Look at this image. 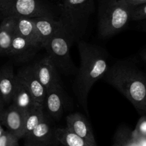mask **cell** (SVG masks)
<instances>
[{"label":"cell","mask_w":146,"mask_h":146,"mask_svg":"<svg viewBox=\"0 0 146 146\" xmlns=\"http://www.w3.org/2000/svg\"><path fill=\"white\" fill-rule=\"evenodd\" d=\"M78 49L81 62L76 74L74 90L78 102L87 111L88 93L97 81L104 78L109 68L108 55L100 46L84 41L78 42Z\"/></svg>","instance_id":"cell-1"},{"label":"cell","mask_w":146,"mask_h":146,"mask_svg":"<svg viewBox=\"0 0 146 146\" xmlns=\"http://www.w3.org/2000/svg\"><path fill=\"white\" fill-rule=\"evenodd\" d=\"M103 80L128 99L141 115H146V74L133 61L116 62Z\"/></svg>","instance_id":"cell-2"},{"label":"cell","mask_w":146,"mask_h":146,"mask_svg":"<svg viewBox=\"0 0 146 146\" xmlns=\"http://www.w3.org/2000/svg\"><path fill=\"white\" fill-rule=\"evenodd\" d=\"M132 8L124 0H99V35L111 37L124 29L131 21Z\"/></svg>","instance_id":"cell-3"},{"label":"cell","mask_w":146,"mask_h":146,"mask_svg":"<svg viewBox=\"0 0 146 146\" xmlns=\"http://www.w3.org/2000/svg\"><path fill=\"white\" fill-rule=\"evenodd\" d=\"M74 39V32L72 31H61L51 37L44 48L58 71L76 75L78 68L70 55V47Z\"/></svg>","instance_id":"cell-4"},{"label":"cell","mask_w":146,"mask_h":146,"mask_svg":"<svg viewBox=\"0 0 146 146\" xmlns=\"http://www.w3.org/2000/svg\"><path fill=\"white\" fill-rule=\"evenodd\" d=\"M0 13L4 17H56L41 0H0Z\"/></svg>","instance_id":"cell-5"},{"label":"cell","mask_w":146,"mask_h":146,"mask_svg":"<svg viewBox=\"0 0 146 146\" xmlns=\"http://www.w3.org/2000/svg\"><path fill=\"white\" fill-rule=\"evenodd\" d=\"M94 10V0H62L59 19L74 32L86 22Z\"/></svg>","instance_id":"cell-6"},{"label":"cell","mask_w":146,"mask_h":146,"mask_svg":"<svg viewBox=\"0 0 146 146\" xmlns=\"http://www.w3.org/2000/svg\"><path fill=\"white\" fill-rule=\"evenodd\" d=\"M32 66L37 78L46 90L61 85L58 69L48 55L44 56Z\"/></svg>","instance_id":"cell-7"},{"label":"cell","mask_w":146,"mask_h":146,"mask_svg":"<svg viewBox=\"0 0 146 146\" xmlns=\"http://www.w3.org/2000/svg\"><path fill=\"white\" fill-rule=\"evenodd\" d=\"M34 20L42 48L45 47L51 37L58 33L66 30L71 31L56 17H37L34 18Z\"/></svg>","instance_id":"cell-8"},{"label":"cell","mask_w":146,"mask_h":146,"mask_svg":"<svg viewBox=\"0 0 146 146\" xmlns=\"http://www.w3.org/2000/svg\"><path fill=\"white\" fill-rule=\"evenodd\" d=\"M17 75L31 92L35 103L44 106L46 90L42 85L34 71L32 65L21 67Z\"/></svg>","instance_id":"cell-9"},{"label":"cell","mask_w":146,"mask_h":146,"mask_svg":"<svg viewBox=\"0 0 146 146\" xmlns=\"http://www.w3.org/2000/svg\"><path fill=\"white\" fill-rule=\"evenodd\" d=\"M66 121L68 130L84 139L90 146H98L91 124L85 116L74 113L67 116Z\"/></svg>","instance_id":"cell-10"},{"label":"cell","mask_w":146,"mask_h":146,"mask_svg":"<svg viewBox=\"0 0 146 146\" xmlns=\"http://www.w3.org/2000/svg\"><path fill=\"white\" fill-rule=\"evenodd\" d=\"M24 119L25 113L11 104L0 115V123L7 127V131L21 139L24 137Z\"/></svg>","instance_id":"cell-11"},{"label":"cell","mask_w":146,"mask_h":146,"mask_svg":"<svg viewBox=\"0 0 146 146\" xmlns=\"http://www.w3.org/2000/svg\"><path fill=\"white\" fill-rule=\"evenodd\" d=\"M64 94L62 86L46 90L44 101V109L46 113L54 120H59L64 114Z\"/></svg>","instance_id":"cell-12"},{"label":"cell","mask_w":146,"mask_h":146,"mask_svg":"<svg viewBox=\"0 0 146 146\" xmlns=\"http://www.w3.org/2000/svg\"><path fill=\"white\" fill-rule=\"evenodd\" d=\"M40 49L41 47L15 33L11 42L9 55L19 62H26L33 58Z\"/></svg>","instance_id":"cell-13"},{"label":"cell","mask_w":146,"mask_h":146,"mask_svg":"<svg viewBox=\"0 0 146 146\" xmlns=\"http://www.w3.org/2000/svg\"><path fill=\"white\" fill-rule=\"evenodd\" d=\"M17 82V74L9 64L0 69V94L5 104L11 102L14 88Z\"/></svg>","instance_id":"cell-14"},{"label":"cell","mask_w":146,"mask_h":146,"mask_svg":"<svg viewBox=\"0 0 146 146\" xmlns=\"http://www.w3.org/2000/svg\"><path fill=\"white\" fill-rule=\"evenodd\" d=\"M11 102L12 104L24 113L31 110L36 104L29 90L17 75Z\"/></svg>","instance_id":"cell-15"},{"label":"cell","mask_w":146,"mask_h":146,"mask_svg":"<svg viewBox=\"0 0 146 146\" xmlns=\"http://www.w3.org/2000/svg\"><path fill=\"white\" fill-rule=\"evenodd\" d=\"M15 33L24 37L30 42L42 48L36 29L34 18L14 17Z\"/></svg>","instance_id":"cell-16"},{"label":"cell","mask_w":146,"mask_h":146,"mask_svg":"<svg viewBox=\"0 0 146 146\" xmlns=\"http://www.w3.org/2000/svg\"><path fill=\"white\" fill-rule=\"evenodd\" d=\"M54 130L52 129L48 116L46 115L38 123V125L29 134L27 135L24 139L35 143L50 145L53 139H54Z\"/></svg>","instance_id":"cell-17"},{"label":"cell","mask_w":146,"mask_h":146,"mask_svg":"<svg viewBox=\"0 0 146 146\" xmlns=\"http://www.w3.org/2000/svg\"><path fill=\"white\" fill-rule=\"evenodd\" d=\"M15 34L14 17H4L0 24V53L9 55L11 42Z\"/></svg>","instance_id":"cell-18"},{"label":"cell","mask_w":146,"mask_h":146,"mask_svg":"<svg viewBox=\"0 0 146 146\" xmlns=\"http://www.w3.org/2000/svg\"><path fill=\"white\" fill-rule=\"evenodd\" d=\"M54 137L61 146H90L84 139L67 127H58L54 130Z\"/></svg>","instance_id":"cell-19"},{"label":"cell","mask_w":146,"mask_h":146,"mask_svg":"<svg viewBox=\"0 0 146 146\" xmlns=\"http://www.w3.org/2000/svg\"><path fill=\"white\" fill-rule=\"evenodd\" d=\"M46 115L44 111V106L36 103L34 107L25 113V119H24V137L29 134L38 123L44 119Z\"/></svg>","instance_id":"cell-20"},{"label":"cell","mask_w":146,"mask_h":146,"mask_svg":"<svg viewBox=\"0 0 146 146\" xmlns=\"http://www.w3.org/2000/svg\"><path fill=\"white\" fill-rule=\"evenodd\" d=\"M113 145L116 146H138L132 135V130L125 126L117 130L114 135Z\"/></svg>","instance_id":"cell-21"},{"label":"cell","mask_w":146,"mask_h":146,"mask_svg":"<svg viewBox=\"0 0 146 146\" xmlns=\"http://www.w3.org/2000/svg\"><path fill=\"white\" fill-rule=\"evenodd\" d=\"M132 135L136 142L139 137H146V115H143L140 117L135 128L132 131Z\"/></svg>","instance_id":"cell-22"},{"label":"cell","mask_w":146,"mask_h":146,"mask_svg":"<svg viewBox=\"0 0 146 146\" xmlns=\"http://www.w3.org/2000/svg\"><path fill=\"white\" fill-rule=\"evenodd\" d=\"M146 19V3L132 8L131 21H141Z\"/></svg>","instance_id":"cell-23"},{"label":"cell","mask_w":146,"mask_h":146,"mask_svg":"<svg viewBox=\"0 0 146 146\" xmlns=\"http://www.w3.org/2000/svg\"><path fill=\"white\" fill-rule=\"evenodd\" d=\"M19 139L9 131H4L0 137V146H18Z\"/></svg>","instance_id":"cell-24"},{"label":"cell","mask_w":146,"mask_h":146,"mask_svg":"<svg viewBox=\"0 0 146 146\" xmlns=\"http://www.w3.org/2000/svg\"><path fill=\"white\" fill-rule=\"evenodd\" d=\"M130 7H134L146 3V0H124Z\"/></svg>","instance_id":"cell-25"},{"label":"cell","mask_w":146,"mask_h":146,"mask_svg":"<svg viewBox=\"0 0 146 146\" xmlns=\"http://www.w3.org/2000/svg\"><path fill=\"white\" fill-rule=\"evenodd\" d=\"M24 146H50L48 145L45 144H41V143H35V142L30 141V140H25V143H24Z\"/></svg>","instance_id":"cell-26"},{"label":"cell","mask_w":146,"mask_h":146,"mask_svg":"<svg viewBox=\"0 0 146 146\" xmlns=\"http://www.w3.org/2000/svg\"><path fill=\"white\" fill-rule=\"evenodd\" d=\"M4 104H5V102H4V100H3L2 97L0 94V115L4 110Z\"/></svg>","instance_id":"cell-27"},{"label":"cell","mask_w":146,"mask_h":146,"mask_svg":"<svg viewBox=\"0 0 146 146\" xmlns=\"http://www.w3.org/2000/svg\"><path fill=\"white\" fill-rule=\"evenodd\" d=\"M140 56H141V59L146 63V47L141 50L140 52Z\"/></svg>","instance_id":"cell-28"},{"label":"cell","mask_w":146,"mask_h":146,"mask_svg":"<svg viewBox=\"0 0 146 146\" xmlns=\"http://www.w3.org/2000/svg\"><path fill=\"white\" fill-rule=\"evenodd\" d=\"M141 24H139V27L141 28V29H142L143 31L146 32V19L141 21Z\"/></svg>","instance_id":"cell-29"},{"label":"cell","mask_w":146,"mask_h":146,"mask_svg":"<svg viewBox=\"0 0 146 146\" xmlns=\"http://www.w3.org/2000/svg\"><path fill=\"white\" fill-rule=\"evenodd\" d=\"M4 131H5V130H4V129H3V127H1V123H0V137H1V135H2L3 133H4Z\"/></svg>","instance_id":"cell-30"},{"label":"cell","mask_w":146,"mask_h":146,"mask_svg":"<svg viewBox=\"0 0 146 146\" xmlns=\"http://www.w3.org/2000/svg\"><path fill=\"white\" fill-rule=\"evenodd\" d=\"M113 146H116V145H113Z\"/></svg>","instance_id":"cell-31"}]
</instances>
